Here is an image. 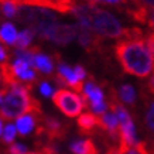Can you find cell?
<instances>
[{
    "instance_id": "obj_1",
    "label": "cell",
    "mask_w": 154,
    "mask_h": 154,
    "mask_svg": "<svg viewBox=\"0 0 154 154\" xmlns=\"http://www.w3.org/2000/svg\"><path fill=\"white\" fill-rule=\"evenodd\" d=\"M115 54L126 74L137 78H146L151 74L154 57L143 40L140 28H126L123 38L115 45Z\"/></svg>"
},
{
    "instance_id": "obj_2",
    "label": "cell",
    "mask_w": 154,
    "mask_h": 154,
    "mask_svg": "<svg viewBox=\"0 0 154 154\" xmlns=\"http://www.w3.org/2000/svg\"><path fill=\"white\" fill-rule=\"evenodd\" d=\"M72 16L76 17L78 23L82 27L88 28L89 31L105 38H119L123 37L125 30L122 23L106 10L100 9L95 5H82L75 2L72 11Z\"/></svg>"
},
{
    "instance_id": "obj_3",
    "label": "cell",
    "mask_w": 154,
    "mask_h": 154,
    "mask_svg": "<svg viewBox=\"0 0 154 154\" xmlns=\"http://www.w3.org/2000/svg\"><path fill=\"white\" fill-rule=\"evenodd\" d=\"M31 89L21 82L5 86V98L0 105V117L3 120H13L27 115L35 113L42 116V110L40 103L30 95Z\"/></svg>"
},
{
    "instance_id": "obj_4",
    "label": "cell",
    "mask_w": 154,
    "mask_h": 154,
    "mask_svg": "<svg viewBox=\"0 0 154 154\" xmlns=\"http://www.w3.org/2000/svg\"><path fill=\"white\" fill-rule=\"evenodd\" d=\"M17 20L23 23L26 28H30L35 35H41L50 26L58 23L60 20L52 10L34 7V6H20Z\"/></svg>"
},
{
    "instance_id": "obj_5",
    "label": "cell",
    "mask_w": 154,
    "mask_h": 154,
    "mask_svg": "<svg viewBox=\"0 0 154 154\" xmlns=\"http://www.w3.org/2000/svg\"><path fill=\"white\" fill-rule=\"evenodd\" d=\"M52 102L64 116L69 117V119H74L76 116L79 117L82 109L85 107L82 96H79L75 92H71L68 89H58L52 95Z\"/></svg>"
},
{
    "instance_id": "obj_6",
    "label": "cell",
    "mask_w": 154,
    "mask_h": 154,
    "mask_svg": "<svg viewBox=\"0 0 154 154\" xmlns=\"http://www.w3.org/2000/svg\"><path fill=\"white\" fill-rule=\"evenodd\" d=\"M78 30H79V24H71V23H54L52 26L44 31L40 35V38L48 40V41L54 42L57 45H68L71 42L76 40L78 37Z\"/></svg>"
},
{
    "instance_id": "obj_7",
    "label": "cell",
    "mask_w": 154,
    "mask_h": 154,
    "mask_svg": "<svg viewBox=\"0 0 154 154\" xmlns=\"http://www.w3.org/2000/svg\"><path fill=\"white\" fill-rule=\"evenodd\" d=\"M58 58V72L57 75H54L55 78V82L60 86H64V85H68L69 88L75 89L76 92H82L84 91V81H81L76 74H75V69L72 66H69L68 64L62 62L60 60V55H57Z\"/></svg>"
},
{
    "instance_id": "obj_8",
    "label": "cell",
    "mask_w": 154,
    "mask_h": 154,
    "mask_svg": "<svg viewBox=\"0 0 154 154\" xmlns=\"http://www.w3.org/2000/svg\"><path fill=\"white\" fill-rule=\"evenodd\" d=\"M19 6H34L42 7L62 14H71L75 0H14Z\"/></svg>"
},
{
    "instance_id": "obj_9",
    "label": "cell",
    "mask_w": 154,
    "mask_h": 154,
    "mask_svg": "<svg viewBox=\"0 0 154 154\" xmlns=\"http://www.w3.org/2000/svg\"><path fill=\"white\" fill-rule=\"evenodd\" d=\"M11 69H13L14 76H16V79L19 82L24 84L30 89L33 88V84L37 81V72L31 66V64H28L27 61L24 60L16 58L14 62L11 64Z\"/></svg>"
},
{
    "instance_id": "obj_10",
    "label": "cell",
    "mask_w": 154,
    "mask_h": 154,
    "mask_svg": "<svg viewBox=\"0 0 154 154\" xmlns=\"http://www.w3.org/2000/svg\"><path fill=\"white\" fill-rule=\"evenodd\" d=\"M99 117V129L103 130L112 140L120 141V123L113 112L105 113Z\"/></svg>"
},
{
    "instance_id": "obj_11",
    "label": "cell",
    "mask_w": 154,
    "mask_h": 154,
    "mask_svg": "<svg viewBox=\"0 0 154 154\" xmlns=\"http://www.w3.org/2000/svg\"><path fill=\"white\" fill-rule=\"evenodd\" d=\"M31 51H33V62H31V65H33L34 69H37L38 72H41L44 75H51L54 72V61H52L51 57L40 52L38 47L31 48Z\"/></svg>"
},
{
    "instance_id": "obj_12",
    "label": "cell",
    "mask_w": 154,
    "mask_h": 154,
    "mask_svg": "<svg viewBox=\"0 0 154 154\" xmlns=\"http://www.w3.org/2000/svg\"><path fill=\"white\" fill-rule=\"evenodd\" d=\"M79 24V23H78ZM76 41L79 42L81 47H84L86 51H96L100 45V38L94 34L92 31H89L88 28L82 27L79 24V30H78V37H76Z\"/></svg>"
},
{
    "instance_id": "obj_13",
    "label": "cell",
    "mask_w": 154,
    "mask_h": 154,
    "mask_svg": "<svg viewBox=\"0 0 154 154\" xmlns=\"http://www.w3.org/2000/svg\"><path fill=\"white\" fill-rule=\"evenodd\" d=\"M82 99H84L85 106H88V105H94V103L105 102V95H103L102 89L94 82V79H91L89 82H86L84 85V96H82Z\"/></svg>"
},
{
    "instance_id": "obj_14",
    "label": "cell",
    "mask_w": 154,
    "mask_h": 154,
    "mask_svg": "<svg viewBox=\"0 0 154 154\" xmlns=\"http://www.w3.org/2000/svg\"><path fill=\"white\" fill-rule=\"evenodd\" d=\"M41 116H38L35 113H27L24 116L19 117L17 122H16V127H17V131H19L20 136H27L30 134L31 131L37 127V119H40Z\"/></svg>"
},
{
    "instance_id": "obj_15",
    "label": "cell",
    "mask_w": 154,
    "mask_h": 154,
    "mask_svg": "<svg viewBox=\"0 0 154 154\" xmlns=\"http://www.w3.org/2000/svg\"><path fill=\"white\" fill-rule=\"evenodd\" d=\"M72 154H98V147L91 139H76L69 143Z\"/></svg>"
},
{
    "instance_id": "obj_16",
    "label": "cell",
    "mask_w": 154,
    "mask_h": 154,
    "mask_svg": "<svg viewBox=\"0 0 154 154\" xmlns=\"http://www.w3.org/2000/svg\"><path fill=\"white\" fill-rule=\"evenodd\" d=\"M78 127H79L81 133H95L96 129H99V117L94 115L92 112H86L78 117Z\"/></svg>"
},
{
    "instance_id": "obj_17",
    "label": "cell",
    "mask_w": 154,
    "mask_h": 154,
    "mask_svg": "<svg viewBox=\"0 0 154 154\" xmlns=\"http://www.w3.org/2000/svg\"><path fill=\"white\" fill-rule=\"evenodd\" d=\"M144 129L147 134L153 139V147H154V99H146V112H144Z\"/></svg>"
},
{
    "instance_id": "obj_18",
    "label": "cell",
    "mask_w": 154,
    "mask_h": 154,
    "mask_svg": "<svg viewBox=\"0 0 154 154\" xmlns=\"http://www.w3.org/2000/svg\"><path fill=\"white\" fill-rule=\"evenodd\" d=\"M17 30L11 23H3L0 27V41H3L6 45H16L17 41Z\"/></svg>"
},
{
    "instance_id": "obj_19",
    "label": "cell",
    "mask_w": 154,
    "mask_h": 154,
    "mask_svg": "<svg viewBox=\"0 0 154 154\" xmlns=\"http://www.w3.org/2000/svg\"><path fill=\"white\" fill-rule=\"evenodd\" d=\"M117 96H119V100H122L123 103H126L129 106H134L136 100H137L136 91L130 84L122 85L120 88H119V91H117Z\"/></svg>"
},
{
    "instance_id": "obj_20",
    "label": "cell",
    "mask_w": 154,
    "mask_h": 154,
    "mask_svg": "<svg viewBox=\"0 0 154 154\" xmlns=\"http://www.w3.org/2000/svg\"><path fill=\"white\" fill-rule=\"evenodd\" d=\"M35 34L30 30V28H24L23 31L19 33V37H17V41H16V47L17 50H27L30 47V44L33 41V38Z\"/></svg>"
},
{
    "instance_id": "obj_21",
    "label": "cell",
    "mask_w": 154,
    "mask_h": 154,
    "mask_svg": "<svg viewBox=\"0 0 154 154\" xmlns=\"http://www.w3.org/2000/svg\"><path fill=\"white\" fill-rule=\"evenodd\" d=\"M20 6L14 2V0H3L2 2V13L7 19H14L17 17Z\"/></svg>"
},
{
    "instance_id": "obj_22",
    "label": "cell",
    "mask_w": 154,
    "mask_h": 154,
    "mask_svg": "<svg viewBox=\"0 0 154 154\" xmlns=\"http://www.w3.org/2000/svg\"><path fill=\"white\" fill-rule=\"evenodd\" d=\"M16 136H17V127L11 125V123H7L5 127V130H3V143L6 144H13L14 143V139H16Z\"/></svg>"
},
{
    "instance_id": "obj_23",
    "label": "cell",
    "mask_w": 154,
    "mask_h": 154,
    "mask_svg": "<svg viewBox=\"0 0 154 154\" xmlns=\"http://www.w3.org/2000/svg\"><path fill=\"white\" fill-rule=\"evenodd\" d=\"M9 154H28V149L21 143H13L9 147Z\"/></svg>"
},
{
    "instance_id": "obj_24",
    "label": "cell",
    "mask_w": 154,
    "mask_h": 154,
    "mask_svg": "<svg viewBox=\"0 0 154 154\" xmlns=\"http://www.w3.org/2000/svg\"><path fill=\"white\" fill-rule=\"evenodd\" d=\"M40 92H41L42 96H45V98H50V96H52V92H54V89H52V86L48 84V82L42 81V82H40Z\"/></svg>"
},
{
    "instance_id": "obj_25",
    "label": "cell",
    "mask_w": 154,
    "mask_h": 154,
    "mask_svg": "<svg viewBox=\"0 0 154 154\" xmlns=\"http://www.w3.org/2000/svg\"><path fill=\"white\" fill-rule=\"evenodd\" d=\"M74 69H75V74H76V76H78L81 81H84L85 78H86L88 72H86V69H85L82 65H75Z\"/></svg>"
},
{
    "instance_id": "obj_26",
    "label": "cell",
    "mask_w": 154,
    "mask_h": 154,
    "mask_svg": "<svg viewBox=\"0 0 154 154\" xmlns=\"http://www.w3.org/2000/svg\"><path fill=\"white\" fill-rule=\"evenodd\" d=\"M99 3H106V5H113V6H119V5H127L129 0H98Z\"/></svg>"
},
{
    "instance_id": "obj_27",
    "label": "cell",
    "mask_w": 154,
    "mask_h": 154,
    "mask_svg": "<svg viewBox=\"0 0 154 154\" xmlns=\"http://www.w3.org/2000/svg\"><path fill=\"white\" fill-rule=\"evenodd\" d=\"M7 60H9L7 50H6V48L2 45V42H0V65H2V64H5V62H7Z\"/></svg>"
},
{
    "instance_id": "obj_28",
    "label": "cell",
    "mask_w": 154,
    "mask_h": 154,
    "mask_svg": "<svg viewBox=\"0 0 154 154\" xmlns=\"http://www.w3.org/2000/svg\"><path fill=\"white\" fill-rule=\"evenodd\" d=\"M146 42H147V47H149V50L151 51V54H153V57H154V33H150L149 35H147Z\"/></svg>"
},
{
    "instance_id": "obj_29",
    "label": "cell",
    "mask_w": 154,
    "mask_h": 154,
    "mask_svg": "<svg viewBox=\"0 0 154 154\" xmlns=\"http://www.w3.org/2000/svg\"><path fill=\"white\" fill-rule=\"evenodd\" d=\"M134 2L140 3V5H143L144 7H150V9L154 10V0H134Z\"/></svg>"
},
{
    "instance_id": "obj_30",
    "label": "cell",
    "mask_w": 154,
    "mask_h": 154,
    "mask_svg": "<svg viewBox=\"0 0 154 154\" xmlns=\"http://www.w3.org/2000/svg\"><path fill=\"white\" fill-rule=\"evenodd\" d=\"M147 91H149L151 95H154V74L150 76V79H149V82H147Z\"/></svg>"
},
{
    "instance_id": "obj_31",
    "label": "cell",
    "mask_w": 154,
    "mask_h": 154,
    "mask_svg": "<svg viewBox=\"0 0 154 154\" xmlns=\"http://www.w3.org/2000/svg\"><path fill=\"white\" fill-rule=\"evenodd\" d=\"M5 89H2V91H0V105H2V102H3V98H5Z\"/></svg>"
},
{
    "instance_id": "obj_32",
    "label": "cell",
    "mask_w": 154,
    "mask_h": 154,
    "mask_svg": "<svg viewBox=\"0 0 154 154\" xmlns=\"http://www.w3.org/2000/svg\"><path fill=\"white\" fill-rule=\"evenodd\" d=\"M3 130L5 129H3V125H2V117H0V136L3 134Z\"/></svg>"
},
{
    "instance_id": "obj_33",
    "label": "cell",
    "mask_w": 154,
    "mask_h": 154,
    "mask_svg": "<svg viewBox=\"0 0 154 154\" xmlns=\"http://www.w3.org/2000/svg\"><path fill=\"white\" fill-rule=\"evenodd\" d=\"M30 154H44V153H30Z\"/></svg>"
},
{
    "instance_id": "obj_34",
    "label": "cell",
    "mask_w": 154,
    "mask_h": 154,
    "mask_svg": "<svg viewBox=\"0 0 154 154\" xmlns=\"http://www.w3.org/2000/svg\"><path fill=\"white\" fill-rule=\"evenodd\" d=\"M2 2H3V0H0V3H2Z\"/></svg>"
}]
</instances>
